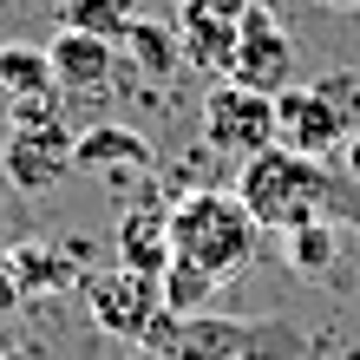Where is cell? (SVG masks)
<instances>
[{
    "label": "cell",
    "instance_id": "9a60e30c",
    "mask_svg": "<svg viewBox=\"0 0 360 360\" xmlns=\"http://www.w3.org/2000/svg\"><path fill=\"white\" fill-rule=\"evenodd\" d=\"M46 86H59L46 46L39 39H0V92L20 98V92H46Z\"/></svg>",
    "mask_w": 360,
    "mask_h": 360
},
{
    "label": "cell",
    "instance_id": "4fadbf2b",
    "mask_svg": "<svg viewBox=\"0 0 360 360\" xmlns=\"http://www.w3.org/2000/svg\"><path fill=\"white\" fill-rule=\"evenodd\" d=\"M124 53H131V66L144 72V79H171L177 66H184V39H177V27H164V20H131V27H124V39H118Z\"/></svg>",
    "mask_w": 360,
    "mask_h": 360
},
{
    "label": "cell",
    "instance_id": "52a82bcc",
    "mask_svg": "<svg viewBox=\"0 0 360 360\" xmlns=\"http://www.w3.org/2000/svg\"><path fill=\"white\" fill-rule=\"evenodd\" d=\"M295 72V46L282 33V20H275L262 0H249L243 7V33H236V59H229V79H243V86L256 92H282Z\"/></svg>",
    "mask_w": 360,
    "mask_h": 360
},
{
    "label": "cell",
    "instance_id": "ffe728a7",
    "mask_svg": "<svg viewBox=\"0 0 360 360\" xmlns=\"http://www.w3.org/2000/svg\"><path fill=\"white\" fill-rule=\"evenodd\" d=\"M0 360H13V347H7V341H0Z\"/></svg>",
    "mask_w": 360,
    "mask_h": 360
},
{
    "label": "cell",
    "instance_id": "5b68a950",
    "mask_svg": "<svg viewBox=\"0 0 360 360\" xmlns=\"http://www.w3.org/2000/svg\"><path fill=\"white\" fill-rule=\"evenodd\" d=\"M79 295H86V308H92V328L112 334L118 347H138L144 334L164 321V288L151 282V275H138V269L86 275V282H79Z\"/></svg>",
    "mask_w": 360,
    "mask_h": 360
},
{
    "label": "cell",
    "instance_id": "8992f818",
    "mask_svg": "<svg viewBox=\"0 0 360 360\" xmlns=\"http://www.w3.org/2000/svg\"><path fill=\"white\" fill-rule=\"evenodd\" d=\"M72 144H79V131H66V118L33 124V131H7V144H0V177L20 197H46V190H59L72 177Z\"/></svg>",
    "mask_w": 360,
    "mask_h": 360
},
{
    "label": "cell",
    "instance_id": "30bf717a",
    "mask_svg": "<svg viewBox=\"0 0 360 360\" xmlns=\"http://www.w3.org/2000/svg\"><path fill=\"white\" fill-rule=\"evenodd\" d=\"M72 171L131 184V177L151 171V144L138 131H124V124H92V131H79V144H72Z\"/></svg>",
    "mask_w": 360,
    "mask_h": 360
},
{
    "label": "cell",
    "instance_id": "7c38bea8",
    "mask_svg": "<svg viewBox=\"0 0 360 360\" xmlns=\"http://www.w3.org/2000/svg\"><path fill=\"white\" fill-rule=\"evenodd\" d=\"M72 249L79 243H13L7 249V262L20 275V288H39V295H53V288H72L79 282V269H72Z\"/></svg>",
    "mask_w": 360,
    "mask_h": 360
},
{
    "label": "cell",
    "instance_id": "44dd1931",
    "mask_svg": "<svg viewBox=\"0 0 360 360\" xmlns=\"http://www.w3.org/2000/svg\"><path fill=\"white\" fill-rule=\"evenodd\" d=\"M334 7H360V0H334Z\"/></svg>",
    "mask_w": 360,
    "mask_h": 360
},
{
    "label": "cell",
    "instance_id": "8fae6325",
    "mask_svg": "<svg viewBox=\"0 0 360 360\" xmlns=\"http://www.w3.org/2000/svg\"><path fill=\"white\" fill-rule=\"evenodd\" d=\"M118 269H138V275H158L171 269V236H164V210H151V203H131L118 217Z\"/></svg>",
    "mask_w": 360,
    "mask_h": 360
},
{
    "label": "cell",
    "instance_id": "e0dca14e",
    "mask_svg": "<svg viewBox=\"0 0 360 360\" xmlns=\"http://www.w3.org/2000/svg\"><path fill=\"white\" fill-rule=\"evenodd\" d=\"M131 20H138L131 0H72V7H66V27H86L98 39H124Z\"/></svg>",
    "mask_w": 360,
    "mask_h": 360
},
{
    "label": "cell",
    "instance_id": "ac0fdd59",
    "mask_svg": "<svg viewBox=\"0 0 360 360\" xmlns=\"http://www.w3.org/2000/svg\"><path fill=\"white\" fill-rule=\"evenodd\" d=\"M59 86H46V92H20L13 105H7V131H33V124H59Z\"/></svg>",
    "mask_w": 360,
    "mask_h": 360
},
{
    "label": "cell",
    "instance_id": "277c9868",
    "mask_svg": "<svg viewBox=\"0 0 360 360\" xmlns=\"http://www.w3.org/2000/svg\"><path fill=\"white\" fill-rule=\"evenodd\" d=\"M282 138L275 131V92H256L243 79H217L203 92V144L210 151H229V158H256Z\"/></svg>",
    "mask_w": 360,
    "mask_h": 360
},
{
    "label": "cell",
    "instance_id": "9c48e42d",
    "mask_svg": "<svg viewBox=\"0 0 360 360\" xmlns=\"http://www.w3.org/2000/svg\"><path fill=\"white\" fill-rule=\"evenodd\" d=\"M46 59H53L59 92H105L112 59H118V39H98V33H86V27H59V33L46 39Z\"/></svg>",
    "mask_w": 360,
    "mask_h": 360
},
{
    "label": "cell",
    "instance_id": "d6986e66",
    "mask_svg": "<svg viewBox=\"0 0 360 360\" xmlns=\"http://www.w3.org/2000/svg\"><path fill=\"white\" fill-rule=\"evenodd\" d=\"M27 302V288H20V275H13V262H7V249H0V321Z\"/></svg>",
    "mask_w": 360,
    "mask_h": 360
},
{
    "label": "cell",
    "instance_id": "5bb4252c",
    "mask_svg": "<svg viewBox=\"0 0 360 360\" xmlns=\"http://www.w3.org/2000/svg\"><path fill=\"white\" fill-rule=\"evenodd\" d=\"M282 256H288V269L295 275H328L334 262H341V223H328V217H314V223H295V229H282Z\"/></svg>",
    "mask_w": 360,
    "mask_h": 360
},
{
    "label": "cell",
    "instance_id": "6da1fadb",
    "mask_svg": "<svg viewBox=\"0 0 360 360\" xmlns=\"http://www.w3.org/2000/svg\"><path fill=\"white\" fill-rule=\"evenodd\" d=\"M164 236L177 262H197L217 282H236L262 256V223L236 190H184L177 203H164Z\"/></svg>",
    "mask_w": 360,
    "mask_h": 360
},
{
    "label": "cell",
    "instance_id": "7a4b0ae2",
    "mask_svg": "<svg viewBox=\"0 0 360 360\" xmlns=\"http://www.w3.org/2000/svg\"><path fill=\"white\" fill-rule=\"evenodd\" d=\"M236 197L249 203V217L262 229H295V223H314L328 217V190H334V158H302L288 144H269V151L243 158L236 164Z\"/></svg>",
    "mask_w": 360,
    "mask_h": 360
},
{
    "label": "cell",
    "instance_id": "ba28073f",
    "mask_svg": "<svg viewBox=\"0 0 360 360\" xmlns=\"http://www.w3.org/2000/svg\"><path fill=\"white\" fill-rule=\"evenodd\" d=\"M243 7H249V0H184L177 39H184V59H190V66H203V72L229 79L236 33H243Z\"/></svg>",
    "mask_w": 360,
    "mask_h": 360
},
{
    "label": "cell",
    "instance_id": "2e32d148",
    "mask_svg": "<svg viewBox=\"0 0 360 360\" xmlns=\"http://www.w3.org/2000/svg\"><path fill=\"white\" fill-rule=\"evenodd\" d=\"M158 288H164V308L171 314H210V302H217V275H203L197 262H177L171 256V269L158 275Z\"/></svg>",
    "mask_w": 360,
    "mask_h": 360
},
{
    "label": "cell",
    "instance_id": "3957f363",
    "mask_svg": "<svg viewBox=\"0 0 360 360\" xmlns=\"http://www.w3.org/2000/svg\"><path fill=\"white\" fill-rule=\"evenodd\" d=\"M275 144L302 158H334L360 138V79L354 72H321L308 86H282L275 92Z\"/></svg>",
    "mask_w": 360,
    "mask_h": 360
}]
</instances>
